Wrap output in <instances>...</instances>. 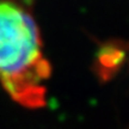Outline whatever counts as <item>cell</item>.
I'll use <instances>...</instances> for the list:
<instances>
[{
	"mask_svg": "<svg viewBox=\"0 0 129 129\" xmlns=\"http://www.w3.org/2000/svg\"><path fill=\"white\" fill-rule=\"evenodd\" d=\"M50 73L32 16L12 0H0V84L6 93L20 105L42 108Z\"/></svg>",
	"mask_w": 129,
	"mask_h": 129,
	"instance_id": "6da1fadb",
	"label": "cell"
},
{
	"mask_svg": "<svg viewBox=\"0 0 129 129\" xmlns=\"http://www.w3.org/2000/svg\"><path fill=\"white\" fill-rule=\"evenodd\" d=\"M125 59V47L120 41H111L101 47L96 59V71L102 80H109L115 75Z\"/></svg>",
	"mask_w": 129,
	"mask_h": 129,
	"instance_id": "7a4b0ae2",
	"label": "cell"
}]
</instances>
